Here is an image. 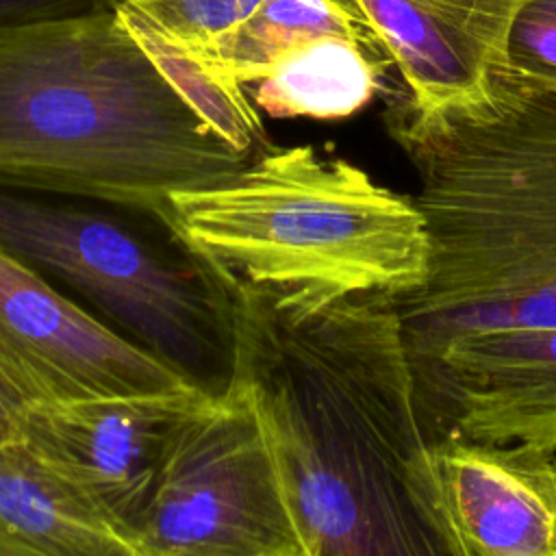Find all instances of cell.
Returning a JSON list of instances; mask_svg holds the SVG:
<instances>
[{
	"label": "cell",
	"instance_id": "cell-1",
	"mask_svg": "<svg viewBox=\"0 0 556 556\" xmlns=\"http://www.w3.org/2000/svg\"><path fill=\"white\" fill-rule=\"evenodd\" d=\"M235 384L311 556H471L415 410L382 293L222 289Z\"/></svg>",
	"mask_w": 556,
	"mask_h": 556
},
{
	"label": "cell",
	"instance_id": "cell-2",
	"mask_svg": "<svg viewBox=\"0 0 556 556\" xmlns=\"http://www.w3.org/2000/svg\"><path fill=\"white\" fill-rule=\"evenodd\" d=\"M382 119L419 174L428 235L421 285L387 295L406 358L556 326V89L497 76L476 111H421L395 89Z\"/></svg>",
	"mask_w": 556,
	"mask_h": 556
},
{
	"label": "cell",
	"instance_id": "cell-3",
	"mask_svg": "<svg viewBox=\"0 0 556 556\" xmlns=\"http://www.w3.org/2000/svg\"><path fill=\"white\" fill-rule=\"evenodd\" d=\"M252 156L178 96L113 4L0 26V187L150 215Z\"/></svg>",
	"mask_w": 556,
	"mask_h": 556
},
{
	"label": "cell",
	"instance_id": "cell-4",
	"mask_svg": "<svg viewBox=\"0 0 556 556\" xmlns=\"http://www.w3.org/2000/svg\"><path fill=\"white\" fill-rule=\"evenodd\" d=\"M165 230L217 289L400 295L421 285L415 200L313 146H269L235 174L169 198Z\"/></svg>",
	"mask_w": 556,
	"mask_h": 556
},
{
	"label": "cell",
	"instance_id": "cell-5",
	"mask_svg": "<svg viewBox=\"0 0 556 556\" xmlns=\"http://www.w3.org/2000/svg\"><path fill=\"white\" fill-rule=\"evenodd\" d=\"M89 202L0 187V248L67 285L137 343L202 382L198 367L215 345L230 354L224 295L189 256H167Z\"/></svg>",
	"mask_w": 556,
	"mask_h": 556
},
{
	"label": "cell",
	"instance_id": "cell-6",
	"mask_svg": "<svg viewBox=\"0 0 556 556\" xmlns=\"http://www.w3.org/2000/svg\"><path fill=\"white\" fill-rule=\"evenodd\" d=\"M132 539L146 556H311L261 419L235 384L180 432Z\"/></svg>",
	"mask_w": 556,
	"mask_h": 556
},
{
	"label": "cell",
	"instance_id": "cell-7",
	"mask_svg": "<svg viewBox=\"0 0 556 556\" xmlns=\"http://www.w3.org/2000/svg\"><path fill=\"white\" fill-rule=\"evenodd\" d=\"M0 382L24 408L204 387L132 337L100 321L2 248Z\"/></svg>",
	"mask_w": 556,
	"mask_h": 556
},
{
	"label": "cell",
	"instance_id": "cell-8",
	"mask_svg": "<svg viewBox=\"0 0 556 556\" xmlns=\"http://www.w3.org/2000/svg\"><path fill=\"white\" fill-rule=\"evenodd\" d=\"M213 393L195 387L35 404L20 415V441L132 536L180 432Z\"/></svg>",
	"mask_w": 556,
	"mask_h": 556
},
{
	"label": "cell",
	"instance_id": "cell-9",
	"mask_svg": "<svg viewBox=\"0 0 556 556\" xmlns=\"http://www.w3.org/2000/svg\"><path fill=\"white\" fill-rule=\"evenodd\" d=\"M406 363L428 447L465 441L556 452V326L467 334Z\"/></svg>",
	"mask_w": 556,
	"mask_h": 556
},
{
	"label": "cell",
	"instance_id": "cell-10",
	"mask_svg": "<svg viewBox=\"0 0 556 556\" xmlns=\"http://www.w3.org/2000/svg\"><path fill=\"white\" fill-rule=\"evenodd\" d=\"M176 48L245 89L319 37H345L393 65L358 0H115Z\"/></svg>",
	"mask_w": 556,
	"mask_h": 556
},
{
	"label": "cell",
	"instance_id": "cell-11",
	"mask_svg": "<svg viewBox=\"0 0 556 556\" xmlns=\"http://www.w3.org/2000/svg\"><path fill=\"white\" fill-rule=\"evenodd\" d=\"M402 91L421 111H476L491 100L519 0H358Z\"/></svg>",
	"mask_w": 556,
	"mask_h": 556
},
{
	"label": "cell",
	"instance_id": "cell-12",
	"mask_svg": "<svg viewBox=\"0 0 556 556\" xmlns=\"http://www.w3.org/2000/svg\"><path fill=\"white\" fill-rule=\"evenodd\" d=\"M471 556H556V452L528 443L430 447Z\"/></svg>",
	"mask_w": 556,
	"mask_h": 556
},
{
	"label": "cell",
	"instance_id": "cell-13",
	"mask_svg": "<svg viewBox=\"0 0 556 556\" xmlns=\"http://www.w3.org/2000/svg\"><path fill=\"white\" fill-rule=\"evenodd\" d=\"M0 556H146L20 439L0 445Z\"/></svg>",
	"mask_w": 556,
	"mask_h": 556
},
{
	"label": "cell",
	"instance_id": "cell-14",
	"mask_svg": "<svg viewBox=\"0 0 556 556\" xmlns=\"http://www.w3.org/2000/svg\"><path fill=\"white\" fill-rule=\"evenodd\" d=\"M389 70L354 39L319 37L282 56L248 93L271 119H343L382 91Z\"/></svg>",
	"mask_w": 556,
	"mask_h": 556
},
{
	"label": "cell",
	"instance_id": "cell-15",
	"mask_svg": "<svg viewBox=\"0 0 556 556\" xmlns=\"http://www.w3.org/2000/svg\"><path fill=\"white\" fill-rule=\"evenodd\" d=\"M119 22L146 50L150 61L178 91V96L193 109V113L230 148L256 156L269 146V135L263 115L254 106L248 89L226 74L213 70L193 54L176 48L135 15L117 9Z\"/></svg>",
	"mask_w": 556,
	"mask_h": 556
},
{
	"label": "cell",
	"instance_id": "cell-16",
	"mask_svg": "<svg viewBox=\"0 0 556 556\" xmlns=\"http://www.w3.org/2000/svg\"><path fill=\"white\" fill-rule=\"evenodd\" d=\"M500 76L530 87L556 89V0H519Z\"/></svg>",
	"mask_w": 556,
	"mask_h": 556
},
{
	"label": "cell",
	"instance_id": "cell-17",
	"mask_svg": "<svg viewBox=\"0 0 556 556\" xmlns=\"http://www.w3.org/2000/svg\"><path fill=\"white\" fill-rule=\"evenodd\" d=\"M115 0H0V26L109 7Z\"/></svg>",
	"mask_w": 556,
	"mask_h": 556
},
{
	"label": "cell",
	"instance_id": "cell-18",
	"mask_svg": "<svg viewBox=\"0 0 556 556\" xmlns=\"http://www.w3.org/2000/svg\"><path fill=\"white\" fill-rule=\"evenodd\" d=\"M24 404L0 382V445L20 439V415Z\"/></svg>",
	"mask_w": 556,
	"mask_h": 556
}]
</instances>
